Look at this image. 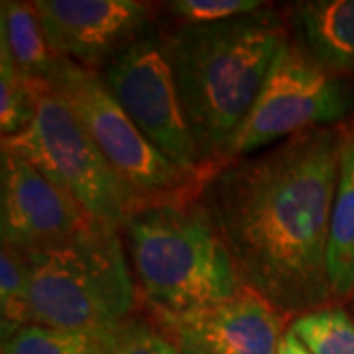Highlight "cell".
I'll list each match as a JSON object with an SVG mask.
<instances>
[{"mask_svg": "<svg viewBox=\"0 0 354 354\" xmlns=\"http://www.w3.org/2000/svg\"><path fill=\"white\" fill-rule=\"evenodd\" d=\"M122 228L138 290L153 311L185 313L227 301L244 290L201 203L146 201Z\"/></svg>", "mask_w": 354, "mask_h": 354, "instance_id": "obj_3", "label": "cell"}, {"mask_svg": "<svg viewBox=\"0 0 354 354\" xmlns=\"http://www.w3.org/2000/svg\"><path fill=\"white\" fill-rule=\"evenodd\" d=\"M32 83L38 99L34 120L18 136L2 138V146L30 160L91 218L122 228L144 197L114 171L67 102L46 81Z\"/></svg>", "mask_w": 354, "mask_h": 354, "instance_id": "obj_5", "label": "cell"}, {"mask_svg": "<svg viewBox=\"0 0 354 354\" xmlns=\"http://www.w3.org/2000/svg\"><path fill=\"white\" fill-rule=\"evenodd\" d=\"M38 106L36 87L20 75L6 39L0 38V132L12 138L24 132L34 120Z\"/></svg>", "mask_w": 354, "mask_h": 354, "instance_id": "obj_17", "label": "cell"}, {"mask_svg": "<svg viewBox=\"0 0 354 354\" xmlns=\"http://www.w3.org/2000/svg\"><path fill=\"white\" fill-rule=\"evenodd\" d=\"M169 333H183L215 354H278L286 313L244 290L227 301L185 313L156 311Z\"/></svg>", "mask_w": 354, "mask_h": 354, "instance_id": "obj_11", "label": "cell"}, {"mask_svg": "<svg viewBox=\"0 0 354 354\" xmlns=\"http://www.w3.org/2000/svg\"><path fill=\"white\" fill-rule=\"evenodd\" d=\"M288 41L286 26L272 10L216 24H179L162 36L179 101L207 167L225 165Z\"/></svg>", "mask_w": 354, "mask_h": 354, "instance_id": "obj_2", "label": "cell"}, {"mask_svg": "<svg viewBox=\"0 0 354 354\" xmlns=\"http://www.w3.org/2000/svg\"><path fill=\"white\" fill-rule=\"evenodd\" d=\"M341 146L335 128H309L228 162L203 189L242 286L286 315L335 299L327 252Z\"/></svg>", "mask_w": 354, "mask_h": 354, "instance_id": "obj_1", "label": "cell"}, {"mask_svg": "<svg viewBox=\"0 0 354 354\" xmlns=\"http://www.w3.org/2000/svg\"><path fill=\"white\" fill-rule=\"evenodd\" d=\"M169 335H171V341L176 342L179 354H215L207 346H203L201 342L191 339L189 335H183V333H169Z\"/></svg>", "mask_w": 354, "mask_h": 354, "instance_id": "obj_21", "label": "cell"}, {"mask_svg": "<svg viewBox=\"0 0 354 354\" xmlns=\"http://www.w3.org/2000/svg\"><path fill=\"white\" fill-rule=\"evenodd\" d=\"M353 111V83L317 65L290 39L266 77L225 164L262 152L309 128L329 127Z\"/></svg>", "mask_w": 354, "mask_h": 354, "instance_id": "obj_7", "label": "cell"}, {"mask_svg": "<svg viewBox=\"0 0 354 354\" xmlns=\"http://www.w3.org/2000/svg\"><path fill=\"white\" fill-rule=\"evenodd\" d=\"M114 354H179V351L176 342L162 333L140 321H128L124 339Z\"/></svg>", "mask_w": 354, "mask_h": 354, "instance_id": "obj_20", "label": "cell"}, {"mask_svg": "<svg viewBox=\"0 0 354 354\" xmlns=\"http://www.w3.org/2000/svg\"><path fill=\"white\" fill-rule=\"evenodd\" d=\"M290 330L311 354H354V319L341 307L295 317Z\"/></svg>", "mask_w": 354, "mask_h": 354, "instance_id": "obj_18", "label": "cell"}, {"mask_svg": "<svg viewBox=\"0 0 354 354\" xmlns=\"http://www.w3.org/2000/svg\"><path fill=\"white\" fill-rule=\"evenodd\" d=\"M351 309H353V313H354V293H353V297H351Z\"/></svg>", "mask_w": 354, "mask_h": 354, "instance_id": "obj_23", "label": "cell"}, {"mask_svg": "<svg viewBox=\"0 0 354 354\" xmlns=\"http://www.w3.org/2000/svg\"><path fill=\"white\" fill-rule=\"evenodd\" d=\"M39 24L57 57L91 67L146 34L152 4L140 0H36Z\"/></svg>", "mask_w": 354, "mask_h": 354, "instance_id": "obj_10", "label": "cell"}, {"mask_svg": "<svg viewBox=\"0 0 354 354\" xmlns=\"http://www.w3.org/2000/svg\"><path fill=\"white\" fill-rule=\"evenodd\" d=\"M0 38L6 39L20 75L30 81H44L48 77L57 55L48 46L32 2L2 0Z\"/></svg>", "mask_w": 354, "mask_h": 354, "instance_id": "obj_15", "label": "cell"}, {"mask_svg": "<svg viewBox=\"0 0 354 354\" xmlns=\"http://www.w3.org/2000/svg\"><path fill=\"white\" fill-rule=\"evenodd\" d=\"M0 315L2 341L30 325V262L10 244H2L0 254Z\"/></svg>", "mask_w": 354, "mask_h": 354, "instance_id": "obj_16", "label": "cell"}, {"mask_svg": "<svg viewBox=\"0 0 354 354\" xmlns=\"http://www.w3.org/2000/svg\"><path fill=\"white\" fill-rule=\"evenodd\" d=\"M93 223L79 203L44 176L24 156L2 146L0 234L2 244L24 252L73 239Z\"/></svg>", "mask_w": 354, "mask_h": 354, "instance_id": "obj_9", "label": "cell"}, {"mask_svg": "<svg viewBox=\"0 0 354 354\" xmlns=\"http://www.w3.org/2000/svg\"><path fill=\"white\" fill-rule=\"evenodd\" d=\"M167 10L183 24H216L262 10L258 0H176L167 2Z\"/></svg>", "mask_w": 354, "mask_h": 354, "instance_id": "obj_19", "label": "cell"}, {"mask_svg": "<svg viewBox=\"0 0 354 354\" xmlns=\"http://www.w3.org/2000/svg\"><path fill=\"white\" fill-rule=\"evenodd\" d=\"M327 268L333 297L351 299L354 293V130L342 134Z\"/></svg>", "mask_w": 354, "mask_h": 354, "instance_id": "obj_13", "label": "cell"}, {"mask_svg": "<svg viewBox=\"0 0 354 354\" xmlns=\"http://www.w3.org/2000/svg\"><path fill=\"white\" fill-rule=\"evenodd\" d=\"M101 79L128 118L174 164L195 179L207 165L193 140L162 36L144 34L114 53Z\"/></svg>", "mask_w": 354, "mask_h": 354, "instance_id": "obj_8", "label": "cell"}, {"mask_svg": "<svg viewBox=\"0 0 354 354\" xmlns=\"http://www.w3.org/2000/svg\"><path fill=\"white\" fill-rule=\"evenodd\" d=\"M127 323L106 329H59L28 325L2 341V354H114Z\"/></svg>", "mask_w": 354, "mask_h": 354, "instance_id": "obj_14", "label": "cell"}, {"mask_svg": "<svg viewBox=\"0 0 354 354\" xmlns=\"http://www.w3.org/2000/svg\"><path fill=\"white\" fill-rule=\"evenodd\" d=\"M278 354H311L304 346V342L299 341L291 330H288L281 339V344H279V353Z\"/></svg>", "mask_w": 354, "mask_h": 354, "instance_id": "obj_22", "label": "cell"}, {"mask_svg": "<svg viewBox=\"0 0 354 354\" xmlns=\"http://www.w3.org/2000/svg\"><path fill=\"white\" fill-rule=\"evenodd\" d=\"M44 81L67 102L106 162L144 201L174 199L197 181L153 148L116 102L101 73L57 57Z\"/></svg>", "mask_w": 354, "mask_h": 354, "instance_id": "obj_6", "label": "cell"}, {"mask_svg": "<svg viewBox=\"0 0 354 354\" xmlns=\"http://www.w3.org/2000/svg\"><path fill=\"white\" fill-rule=\"evenodd\" d=\"M26 254L30 325L106 329L127 323L136 288L118 228L93 223L69 241Z\"/></svg>", "mask_w": 354, "mask_h": 354, "instance_id": "obj_4", "label": "cell"}, {"mask_svg": "<svg viewBox=\"0 0 354 354\" xmlns=\"http://www.w3.org/2000/svg\"><path fill=\"white\" fill-rule=\"evenodd\" d=\"M295 46L335 75L354 71V0H309L293 4Z\"/></svg>", "mask_w": 354, "mask_h": 354, "instance_id": "obj_12", "label": "cell"}]
</instances>
